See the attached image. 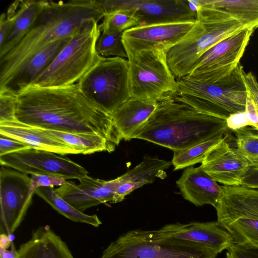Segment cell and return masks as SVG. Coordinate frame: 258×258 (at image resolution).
Instances as JSON below:
<instances>
[{
    "instance_id": "cell-1",
    "label": "cell",
    "mask_w": 258,
    "mask_h": 258,
    "mask_svg": "<svg viewBox=\"0 0 258 258\" xmlns=\"http://www.w3.org/2000/svg\"><path fill=\"white\" fill-rule=\"evenodd\" d=\"M15 118L21 123L44 130L97 134L116 146L122 140L111 115L88 100L77 83L28 87L17 95Z\"/></svg>"
},
{
    "instance_id": "cell-2",
    "label": "cell",
    "mask_w": 258,
    "mask_h": 258,
    "mask_svg": "<svg viewBox=\"0 0 258 258\" xmlns=\"http://www.w3.org/2000/svg\"><path fill=\"white\" fill-rule=\"evenodd\" d=\"M104 16L97 0L45 1L30 30L14 49L0 58V85L47 45L72 37L87 21H99Z\"/></svg>"
},
{
    "instance_id": "cell-3",
    "label": "cell",
    "mask_w": 258,
    "mask_h": 258,
    "mask_svg": "<svg viewBox=\"0 0 258 258\" xmlns=\"http://www.w3.org/2000/svg\"><path fill=\"white\" fill-rule=\"evenodd\" d=\"M230 131L225 120L203 113L173 96L158 102L133 139L180 150Z\"/></svg>"
},
{
    "instance_id": "cell-4",
    "label": "cell",
    "mask_w": 258,
    "mask_h": 258,
    "mask_svg": "<svg viewBox=\"0 0 258 258\" xmlns=\"http://www.w3.org/2000/svg\"><path fill=\"white\" fill-rule=\"evenodd\" d=\"M197 4L194 26L167 53V63L176 78L189 75L210 48L249 27L231 14L211 4L209 0H198Z\"/></svg>"
},
{
    "instance_id": "cell-5",
    "label": "cell",
    "mask_w": 258,
    "mask_h": 258,
    "mask_svg": "<svg viewBox=\"0 0 258 258\" xmlns=\"http://www.w3.org/2000/svg\"><path fill=\"white\" fill-rule=\"evenodd\" d=\"M239 66L232 76L211 84L176 78L178 90L173 97L203 113L224 120L232 114L245 112L247 91Z\"/></svg>"
},
{
    "instance_id": "cell-6",
    "label": "cell",
    "mask_w": 258,
    "mask_h": 258,
    "mask_svg": "<svg viewBox=\"0 0 258 258\" xmlns=\"http://www.w3.org/2000/svg\"><path fill=\"white\" fill-rule=\"evenodd\" d=\"M207 245L161 236L153 230L128 231L111 242L100 258H216Z\"/></svg>"
},
{
    "instance_id": "cell-7",
    "label": "cell",
    "mask_w": 258,
    "mask_h": 258,
    "mask_svg": "<svg viewBox=\"0 0 258 258\" xmlns=\"http://www.w3.org/2000/svg\"><path fill=\"white\" fill-rule=\"evenodd\" d=\"M98 22L95 19L86 22L32 85L58 87L78 83L100 56L96 51L101 33Z\"/></svg>"
},
{
    "instance_id": "cell-8",
    "label": "cell",
    "mask_w": 258,
    "mask_h": 258,
    "mask_svg": "<svg viewBox=\"0 0 258 258\" xmlns=\"http://www.w3.org/2000/svg\"><path fill=\"white\" fill-rule=\"evenodd\" d=\"M168 51L157 47L127 56L131 97L158 102L176 94L178 84L167 63Z\"/></svg>"
},
{
    "instance_id": "cell-9",
    "label": "cell",
    "mask_w": 258,
    "mask_h": 258,
    "mask_svg": "<svg viewBox=\"0 0 258 258\" xmlns=\"http://www.w3.org/2000/svg\"><path fill=\"white\" fill-rule=\"evenodd\" d=\"M77 84L88 100L111 115L131 98L128 60L100 56Z\"/></svg>"
},
{
    "instance_id": "cell-10",
    "label": "cell",
    "mask_w": 258,
    "mask_h": 258,
    "mask_svg": "<svg viewBox=\"0 0 258 258\" xmlns=\"http://www.w3.org/2000/svg\"><path fill=\"white\" fill-rule=\"evenodd\" d=\"M214 207L217 222L233 237L234 243L258 247V189L242 186H222Z\"/></svg>"
},
{
    "instance_id": "cell-11",
    "label": "cell",
    "mask_w": 258,
    "mask_h": 258,
    "mask_svg": "<svg viewBox=\"0 0 258 258\" xmlns=\"http://www.w3.org/2000/svg\"><path fill=\"white\" fill-rule=\"evenodd\" d=\"M254 29L247 27L223 40L201 57L187 77L198 82L215 84L230 78L239 65Z\"/></svg>"
},
{
    "instance_id": "cell-12",
    "label": "cell",
    "mask_w": 258,
    "mask_h": 258,
    "mask_svg": "<svg viewBox=\"0 0 258 258\" xmlns=\"http://www.w3.org/2000/svg\"><path fill=\"white\" fill-rule=\"evenodd\" d=\"M104 14L120 9L134 11L139 25L196 22L197 7L188 0H97Z\"/></svg>"
},
{
    "instance_id": "cell-13",
    "label": "cell",
    "mask_w": 258,
    "mask_h": 258,
    "mask_svg": "<svg viewBox=\"0 0 258 258\" xmlns=\"http://www.w3.org/2000/svg\"><path fill=\"white\" fill-rule=\"evenodd\" d=\"M28 148L0 157L1 166L26 174H39L62 177L66 179L88 176L83 167L62 155Z\"/></svg>"
},
{
    "instance_id": "cell-14",
    "label": "cell",
    "mask_w": 258,
    "mask_h": 258,
    "mask_svg": "<svg viewBox=\"0 0 258 258\" xmlns=\"http://www.w3.org/2000/svg\"><path fill=\"white\" fill-rule=\"evenodd\" d=\"M31 178L28 174L1 166L0 169L1 232L12 235L31 204Z\"/></svg>"
},
{
    "instance_id": "cell-15",
    "label": "cell",
    "mask_w": 258,
    "mask_h": 258,
    "mask_svg": "<svg viewBox=\"0 0 258 258\" xmlns=\"http://www.w3.org/2000/svg\"><path fill=\"white\" fill-rule=\"evenodd\" d=\"M196 22H179L138 26L123 32L122 42L127 56L143 50L162 47L169 50L181 40Z\"/></svg>"
},
{
    "instance_id": "cell-16",
    "label": "cell",
    "mask_w": 258,
    "mask_h": 258,
    "mask_svg": "<svg viewBox=\"0 0 258 258\" xmlns=\"http://www.w3.org/2000/svg\"><path fill=\"white\" fill-rule=\"evenodd\" d=\"M227 136L207 153L201 166L217 182L227 186H240L242 179L250 167L248 161L236 148L227 142Z\"/></svg>"
},
{
    "instance_id": "cell-17",
    "label": "cell",
    "mask_w": 258,
    "mask_h": 258,
    "mask_svg": "<svg viewBox=\"0 0 258 258\" xmlns=\"http://www.w3.org/2000/svg\"><path fill=\"white\" fill-rule=\"evenodd\" d=\"M78 180V184L67 181L54 190L64 201L83 213L92 207L111 203L119 185L118 177L106 181L87 176Z\"/></svg>"
},
{
    "instance_id": "cell-18",
    "label": "cell",
    "mask_w": 258,
    "mask_h": 258,
    "mask_svg": "<svg viewBox=\"0 0 258 258\" xmlns=\"http://www.w3.org/2000/svg\"><path fill=\"white\" fill-rule=\"evenodd\" d=\"M155 230L161 236L204 244L219 253L234 243L232 236L217 221L175 223L166 224Z\"/></svg>"
},
{
    "instance_id": "cell-19",
    "label": "cell",
    "mask_w": 258,
    "mask_h": 258,
    "mask_svg": "<svg viewBox=\"0 0 258 258\" xmlns=\"http://www.w3.org/2000/svg\"><path fill=\"white\" fill-rule=\"evenodd\" d=\"M72 37L56 40L35 54L26 61L4 83L0 92L15 95L32 85L46 70Z\"/></svg>"
},
{
    "instance_id": "cell-20",
    "label": "cell",
    "mask_w": 258,
    "mask_h": 258,
    "mask_svg": "<svg viewBox=\"0 0 258 258\" xmlns=\"http://www.w3.org/2000/svg\"><path fill=\"white\" fill-rule=\"evenodd\" d=\"M0 134L20 141L29 147L58 155L81 154L80 151L54 136L46 130L17 121L0 122Z\"/></svg>"
},
{
    "instance_id": "cell-21",
    "label": "cell",
    "mask_w": 258,
    "mask_h": 258,
    "mask_svg": "<svg viewBox=\"0 0 258 258\" xmlns=\"http://www.w3.org/2000/svg\"><path fill=\"white\" fill-rule=\"evenodd\" d=\"M184 199L196 206L214 207L220 199L222 188L202 167H187L176 181Z\"/></svg>"
},
{
    "instance_id": "cell-22",
    "label": "cell",
    "mask_w": 258,
    "mask_h": 258,
    "mask_svg": "<svg viewBox=\"0 0 258 258\" xmlns=\"http://www.w3.org/2000/svg\"><path fill=\"white\" fill-rule=\"evenodd\" d=\"M17 251L18 258H74L66 243L48 225L34 231Z\"/></svg>"
},
{
    "instance_id": "cell-23",
    "label": "cell",
    "mask_w": 258,
    "mask_h": 258,
    "mask_svg": "<svg viewBox=\"0 0 258 258\" xmlns=\"http://www.w3.org/2000/svg\"><path fill=\"white\" fill-rule=\"evenodd\" d=\"M172 164L171 161L157 157L144 156L142 161L133 169L118 177L116 188L111 203L123 201L126 196L145 184L153 183L155 178Z\"/></svg>"
},
{
    "instance_id": "cell-24",
    "label": "cell",
    "mask_w": 258,
    "mask_h": 258,
    "mask_svg": "<svg viewBox=\"0 0 258 258\" xmlns=\"http://www.w3.org/2000/svg\"><path fill=\"white\" fill-rule=\"evenodd\" d=\"M46 0H18L14 2L7 14L13 16L12 30L4 44L0 47V58L14 49L30 30L42 11Z\"/></svg>"
},
{
    "instance_id": "cell-25",
    "label": "cell",
    "mask_w": 258,
    "mask_h": 258,
    "mask_svg": "<svg viewBox=\"0 0 258 258\" xmlns=\"http://www.w3.org/2000/svg\"><path fill=\"white\" fill-rule=\"evenodd\" d=\"M158 102L131 97L112 113L113 122L121 140L133 139L136 132L153 113Z\"/></svg>"
},
{
    "instance_id": "cell-26",
    "label": "cell",
    "mask_w": 258,
    "mask_h": 258,
    "mask_svg": "<svg viewBox=\"0 0 258 258\" xmlns=\"http://www.w3.org/2000/svg\"><path fill=\"white\" fill-rule=\"evenodd\" d=\"M48 133L81 151L83 154L113 152L116 145L102 136L94 134L69 133L46 130Z\"/></svg>"
},
{
    "instance_id": "cell-27",
    "label": "cell",
    "mask_w": 258,
    "mask_h": 258,
    "mask_svg": "<svg viewBox=\"0 0 258 258\" xmlns=\"http://www.w3.org/2000/svg\"><path fill=\"white\" fill-rule=\"evenodd\" d=\"M53 187H40L35 190L34 194L43 199L57 212L74 222L86 223L95 227L101 224L97 215H89L77 210L62 199Z\"/></svg>"
},
{
    "instance_id": "cell-28",
    "label": "cell",
    "mask_w": 258,
    "mask_h": 258,
    "mask_svg": "<svg viewBox=\"0 0 258 258\" xmlns=\"http://www.w3.org/2000/svg\"><path fill=\"white\" fill-rule=\"evenodd\" d=\"M227 132H223L214 137L188 147L173 151L171 161L174 170L187 168L202 163L209 151L222 140Z\"/></svg>"
},
{
    "instance_id": "cell-29",
    "label": "cell",
    "mask_w": 258,
    "mask_h": 258,
    "mask_svg": "<svg viewBox=\"0 0 258 258\" xmlns=\"http://www.w3.org/2000/svg\"><path fill=\"white\" fill-rule=\"evenodd\" d=\"M212 5L231 14L254 29L258 27V0H209Z\"/></svg>"
},
{
    "instance_id": "cell-30",
    "label": "cell",
    "mask_w": 258,
    "mask_h": 258,
    "mask_svg": "<svg viewBox=\"0 0 258 258\" xmlns=\"http://www.w3.org/2000/svg\"><path fill=\"white\" fill-rule=\"evenodd\" d=\"M254 128L246 126L233 131L236 148L248 161L250 167L258 168V133Z\"/></svg>"
},
{
    "instance_id": "cell-31",
    "label": "cell",
    "mask_w": 258,
    "mask_h": 258,
    "mask_svg": "<svg viewBox=\"0 0 258 258\" xmlns=\"http://www.w3.org/2000/svg\"><path fill=\"white\" fill-rule=\"evenodd\" d=\"M101 31L123 32L132 27L138 26L139 22L133 10L120 9L104 14Z\"/></svg>"
},
{
    "instance_id": "cell-32",
    "label": "cell",
    "mask_w": 258,
    "mask_h": 258,
    "mask_svg": "<svg viewBox=\"0 0 258 258\" xmlns=\"http://www.w3.org/2000/svg\"><path fill=\"white\" fill-rule=\"evenodd\" d=\"M123 32L101 31L96 44L97 53L102 57L127 58L122 42Z\"/></svg>"
},
{
    "instance_id": "cell-33",
    "label": "cell",
    "mask_w": 258,
    "mask_h": 258,
    "mask_svg": "<svg viewBox=\"0 0 258 258\" xmlns=\"http://www.w3.org/2000/svg\"><path fill=\"white\" fill-rule=\"evenodd\" d=\"M17 95L0 92V122L15 121V111Z\"/></svg>"
},
{
    "instance_id": "cell-34",
    "label": "cell",
    "mask_w": 258,
    "mask_h": 258,
    "mask_svg": "<svg viewBox=\"0 0 258 258\" xmlns=\"http://www.w3.org/2000/svg\"><path fill=\"white\" fill-rule=\"evenodd\" d=\"M30 178V190L33 194L38 187L60 186L67 181L66 179L62 177L44 174H31Z\"/></svg>"
},
{
    "instance_id": "cell-35",
    "label": "cell",
    "mask_w": 258,
    "mask_h": 258,
    "mask_svg": "<svg viewBox=\"0 0 258 258\" xmlns=\"http://www.w3.org/2000/svg\"><path fill=\"white\" fill-rule=\"evenodd\" d=\"M226 258H258V247L247 243H234L227 249Z\"/></svg>"
},
{
    "instance_id": "cell-36",
    "label": "cell",
    "mask_w": 258,
    "mask_h": 258,
    "mask_svg": "<svg viewBox=\"0 0 258 258\" xmlns=\"http://www.w3.org/2000/svg\"><path fill=\"white\" fill-rule=\"evenodd\" d=\"M28 148L30 147L20 141L0 134V157Z\"/></svg>"
},
{
    "instance_id": "cell-37",
    "label": "cell",
    "mask_w": 258,
    "mask_h": 258,
    "mask_svg": "<svg viewBox=\"0 0 258 258\" xmlns=\"http://www.w3.org/2000/svg\"><path fill=\"white\" fill-rule=\"evenodd\" d=\"M245 112L247 119L249 122V126H252L257 132L258 108L252 97L247 91L246 98Z\"/></svg>"
},
{
    "instance_id": "cell-38",
    "label": "cell",
    "mask_w": 258,
    "mask_h": 258,
    "mask_svg": "<svg viewBox=\"0 0 258 258\" xmlns=\"http://www.w3.org/2000/svg\"><path fill=\"white\" fill-rule=\"evenodd\" d=\"M14 17L12 15L2 13L0 17V47L7 40L12 30L14 23Z\"/></svg>"
},
{
    "instance_id": "cell-39",
    "label": "cell",
    "mask_w": 258,
    "mask_h": 258,
    "mask_svg": "<svg viewBox=\"0 0 258 258\" xmlns=\"http://www.w3.org/2000/svg\"><path fill=\"white\" fill-rule=\"evenodd\" d=\"M242 77L246 90L252 97L258 108V83L256 78L251 72L245 73L243 70Z\"/></svg>"
},
{
    "instance_id": "cell-40",
    "label": "cell",
    "mask_w": 258,
    "mask_h": 258,
    "mask_svg": "<svg viewBox=\"0 0 258 258\" xmlns=\"http://www.w3.org/2000/svg\"><path fill=\"white\" fill-rule=\"evenodd\" d=\"M226 124L230 131H234L249 126L245 112L231 114L226 120Z\"/></svg>"
},
{
    "instance_id": "cell-41",
    "label": "cell",
    "mask_w": 258,
    "mask_h": 258,
    "mask_svg": "<svg viewBox=\"0 0 258 258\" xmlns=\"http://www.w3.org/2000/svg\"><path fill=\"white\" fill-rule=\"evenodd\" d=\"M240 186L250 188H258V168L250 167L242 179Z\"/></svg>"
},
{
    "instance_id": "cell-42",
    "label": "cell",
    "mask_w": 258,
    "mask_h": 258,
    "mask_svg": "<svg viewBox=\"0 0 258 258\" xmlns=\"http://www.w3.org/2000/svg\"><path fill=\"white\" fill-rule=\"evenodd\" d=\"M0 256L1 258H18V251L12 242L10 250L0 247Z\"/></svg>"
},
{
    "instance_id": "cell-43",
    "label": "cell",
    "mask_w": 258,
    "mask_h": 258,
    "mask_svg": "<svg viewBox=\"0 0 258 258\" xmlns=\"http://www.w3.org/2000/svg\"><path fill=\"white\" fill-rule=\"evenodd\" d=\"M12 241L9 236L4 233L1 234L0 247L4 248H8L11 245Z\"/></svg>"
}]
</instances>
